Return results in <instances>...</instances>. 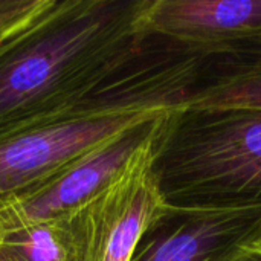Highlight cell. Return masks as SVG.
<instances>
[{"label":"cell","mask_w":261,"mask_h":261,"mask_svg":"<svg viewBox=\"0 0 261 261\" xmlns=\"http://www.w3.org/2000/svg\"><path fill=\"white\" fill-rule=\"evenodd\" d=\"M0 251L11 261H86L84 206L2 234Z\"/></svg>","instance_id":"9c48e42d"},{"label":"cell","mask_w":261,"mask_h":261,"mask_svg":"<svg viewBox=\"0 0 261 261\" xmlns=\"http://www.w3.org/2000/svg\"><path fill=\"white\" fill-rule=\"evenodd\" d=\"M47 0H0V44L21 31Z\"/></svg>","instance_id":"30bf717a"},{"label":"cell","mask_w":261,"mask_h":261,"mask_svg":"<svg viewBox=\"0 0 261 261\" xmlns=\"http://www.w3.org/2000/svg\"><path fill=\"white\" fill-rule=\"evenodd\" d=\"M151 174L171 208L261 206V109L168 112L153 144Z\"/></svg>","instance_id":"3957f363"},{"label":"cell","mask_w":261,"mask_h":261,"mask_svg":"<svg viewBox=\"0 0 261 261\" xmlns=\"http://www.w3.org/2000/svg\"><path fill=\"white\" fill-rule=\"evenodd\" d=\"M0 261H11V260H9V258H8V257H6V255H5V254L0 251Z\"/></svg>","instance_id":"4fadbf2b"},{"label":"cell","mask_w":261,"mask_h":261,"mask_svg":"<svg viewBox=\"0 0 261 261\" xmlns=\"http://www.w3.org/2000/svg\"><path fill=\"white\" fill-rule=\"evenodd\" d=\"M173 109L170 58L161 46L142 40L81 102L0 135V199L47 179L101 144Z\"/></svg>","instance_id":"7a4b0ae2"},{"label":"cell","mask_w":261,"mask_h":261,"mask_svg":"<svg viewBox=\"0 0 261 261\" xmlns=\"http://www.w3.org/2000/svg\"><path fill=\"white\" fill-rule=\"evenodd\" d=\"M153 144L84 205L86 261H130L147 228L167 210L151 174Z\"/></svg>","instance_id":"5b68a950"},{"label":"cell","mask_w":261,"mask_h":261,"mask_svg":"<svg viewBox=\"0 0 261 261\" xmlns=\"http://www.w3.org/2000/svg\"><path fill=\"white\" fill-rule=\"evenodd\" d=\"M228 261H261V255L246 249L245 246L240 248Z\"/></svg>","instance_id":"8fae6325"},{"label":"cell","mask_w":261,"mask_h":261,"mask_svg":"<svg viewBox=\"0 0 261 261\" xmlns=\"http://www.w3.org/2000/svg\"><path fill=\"white\" fill-rule=\"evenodd\" d=\"M260 226L261 206H167L147 228L130 261H228Z\"/></svg>","instance_id":"8992f818"},{"label":"cell","mask_w":261,"mask_h":261,"mask_svg":"<svg viewBox=\"0 0 261 261\" xmlns=\"http://www.w3.org/2000/svg\"><path fill=\"white\" fill-rule=\"evenodd\" d=\"M261 109V34L194 57L177 109Z\"/></svg>","instance_id":"ba28073f"},{"label":"cell","mask_w":261,"mask_h":261,"mask_svg":"<svg viewBox=\"0 0 261 261\" xmlns=\"http://www.w3.org/2000/svg\"><path fill=\"white\" fill-rule=\"evenodd\" d=\"M245 248L249 249V251H252V252H255V254H258V255H261V226L260 229L257 231V234L254 236V239L245 245Z\"/></svg>","instance_id":"7c38bea8"},{"label":"cell","mask_w":261,"mask_h":261,"mask_svg":"<svg viewBox=\"0 0 261 261\" xmlns=\"http://www.w3.org/2000/svg\"><path fill=\"white\" fill-rule=\"evenodd\" d=\"M144 29L200 52L261 34V0H150Z\"/></svg>","instance_id":"52a82bcc"},{"label":"cell","mask_w":261,"mask_h":261,"mask_svg":"<svg viewBox=\"0 0 261 261\" xmlns=\"http://www.w3.org/2000/svg\"><path fill=\"white\" fill-rule=\"evenodd\" d=\"M150 0H47L0 44V135L81 102L145 37Z\"/></svg>","instance_id":"6da1fadb"},{"label":"cell","mask_w":261,"mask_h":261,"mask_svg":"<svg viewBox=\"0 0 261 261\" xmlns=\"http://www.w3.org/2000/svg\"><path fill=\"white\" fill-rule=\"evenodd\" d=\"M167 113L101 144L47 179L0 199V236L69 214L89 203L153 144Z\"/></svg>","instance_id":"277c9868"}]
</instances>
